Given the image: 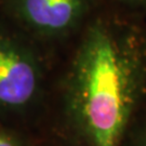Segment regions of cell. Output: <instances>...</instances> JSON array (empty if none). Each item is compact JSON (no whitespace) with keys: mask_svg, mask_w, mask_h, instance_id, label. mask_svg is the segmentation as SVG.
Here are the masks:
<instances>
[{"mask_svg":"<svg viewBox=\"0 0 146 146\" xmlns=\"http://www.w3.org/2000/svg\"><path fill=\"white\" fill-rule=\"evenodd\" d=\"M60 53L41 115L53 146H123L146 113V19L102 5Z\"/></svg>","mask_w":146,"mask_h":146,"instance_id":"1","label":"cell"},{"mask_svg":"<svg viewBox=\"0 0 146 146\" xmlns=\"http://www.w3.org/2000/svg\"><path fill=\"white\" fill-rule=\"evenodd\" d=\"M55 55L0 20V113L15 118L42 115Z\"/></svg>","mask_w":146,"mask_h":146,"instance_id":"2","label":"cell"},{"mask_svg":"<svg viewBox=\"0 0 146 146\" xmlns=\"http://www.w3.org/2000/svg\"><path fill=\"white\" fill-rule=\"evenodd\" d=\"M102 7L99 0H5L2 19L58 56Z\"/></svg>","mask_w":146,"mask_h":146,"instance_id":"3","label":"cell"},{"mask_svg":"<svg viewBox=\"0 0 146 146\" xmlns=\"http://www.w3.org/2000/svg\"><path fill=\"white\" fill-rule=\"evenodd\" d=\"M101 5L146 19V0H99Z\"/></svg>","mask_w":146,"mask_h":146,"instance_id":"4","label":"cell"},{"mask_svg":"<svg viewBox=\"0 0 146 146\" xmlns=\"http://www.w3.org/2000/svg\"><path fill=\"white\" fill-rule=\"evenodd\" d=\"M123 146H146V113L133 127Z\"/></svg>","mask_w":146,"mask_h":146,"instance_id":"5","label":"cell"},{"mask_svg":"<svg viewBox=\"0 0 146 146\" xmlns=\"http://www.w3.org/2000/svg\"><path fill=\"white\" fill-rule=\"evenodd\" d=\"M0 146H29V143L19 134L0 130Z\"/></svg>","mask_w":146,"mask_h":146,"instance_id":"6","label":"cell"},{"mask_svg":"<svg viewBox=\"0 0 146 146\" xmlns=\"http://www.w3.org/2000/svg\"><path fill=\"white\" fill-rule=\"evenodd\" d=\"M3 1H5V0H0V5H1V3L3 2Z\"/></svg>","mask_w":146,"mask_h":146,"instance_id":"7","label":"cell"},{"mask_svg":"<svg viewBox=\"0 0 146 146\" xmlns=\"http://www.w3.org/2000/svg\"><path fill=\"white\" fill-rule=\"evenodd\" d=\"M29 146H31V144H29Z\"/></svg>","mask_w":146,"mask_h":146,"instance_id":"8","label":"cell"}]
</instances>
